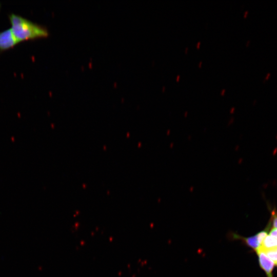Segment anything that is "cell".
Instances as JSON below:
<instances>
[{
	"mask_svg": "<svg viewBox=\"0 0 277 277\" xmlns=\"http://www.w3.org/2000/svg\"><path fill=\"white\" fill-rule=\"evenodd\" d=\"M263 251L273 262L274 265L277 266V248Z\"/></svg>",
	"mask_w": 277,
	"mask_h": 277,
	"instance_id": "obj_6",
	"label": "cell"
},
{
	"mask_svg": "<svg viewBox=\"0 0 277 277\" xmlns=\"http://www.w3.org/2000/svg\"><path fill=\"white\" fill-rule=\"evenodd\" d=\"M271 73H270V72L267 73L266 74V75H265V77H264V80H263V83H265V82H266V81H267V80L270 78V77L271 76Z\"/></svg>",
	"mask_w": 277,
	"mask_h": 277,
	"instance_id": "obj_9",
	"label": "cell"
},
{
	"mask_svg": "<svg viewBox=\"0 0 277 277\" xmlns=\"http://www.w3.org/2000/svg\"><path fill=\"white\" fill-rule=\"evenodd\" d=\"M165 90V86H163V91H164Z\"/></svg>",
	"mask_w": 277,
	"mask_h": 277,
	"instance_id": "obj_17",
	"label": "cell"
},
{
	"mask_svg": "<svg viewBox=\"0 0 277 277\" xmlns=\"http://www.w3.org/2000/svg\"><path fill=\"white\" fill-rule=\"evenodd\" d=\"M17 43L10 28L0 31V51L11 48Z\"/></svg>",
	"mask_w": 277,
	"mask_h": 277,
	"instance_id": "obj_3",
	"label": "cell"
},
{
	"mask_svg": "<svg viewBox=\"0 0 277 277\" xmlns=\"http://www.w3.org/2000/svg\"><path fill=\"white\" fill-rule=\"evenodd\" d=\"M261 268L265 271L267 277H273V262L261 250L256 252Z\"/></svg>",
	"mask_w": 277,
	"mask_h": 277,
	"instance_id": "obj_4",
	"label": "cell"
},
{
	"mask_svg": "<svg viewBox=\"0 0 277 277\" xmlns=\"http://www.w3.org/2000/svg\"><path fill=\"white\" fill-rule=\"evenodd\" d=\"M269 234L277 239V228L274 227L270 228Z\"/></svg>",
	"mask_w": 277,
	"mask_h": 277,
	"instance_id": "obj_8",
	"label": "cell"
},
{
	"mask_svg": "<svg viewBox=\"0 0 277 277\" xmlns=\"http://www.w3.org/2000/svg\"><path fill=\"white\" fill-rule=\"evenodd\" d=\"M188 48L187 47H186L185 49V53H187V51H188Z\"/></svg>",
	"mask_w": 277,
	"mask_h": 277,
	"instance_id": "obj_15",
	"label": "cell"
},
{
	"mask_svg": "<svg viewBox=\"0 0 277 277\" xmlns=\"http://www.w3.org/2000/svg\"><path fill=\"white\" fill-rule=\"evenodd\" d=\"M225 91H226L225 89H223L221 91V94L223 95L224 93L225 92Z\"/></svg>",
	"mask_w": 277,
	"mask_h": 277,
	"instance_id": "obj_13",
	"label": "cell"
},
{
	"mask_svg": "<svg viewBox=\"0 0 277 277\" xmlns=\"http://www.w3.org/2000/svg\"><path fill=\"white\" fill-rule=\"evenodd\" d=\"M8 17L11 24L10 29L18 43L49 35V31L44 26L13 13H10Z\"/></svg>",
	"mask_w": 277,
	"mask_h": 277,
	"instance_id": "obj_1",
	"label": "cell"
},
{
	"mask_svg": "<svg viewBox=\"0 0 277 277\" xmlns=\"http://www.w3.org/2000/svg\"><path fill=\"white\" fill-rule=\"evenodd\" d=\"M249 13V11L248 10L246 11L245 12H244V17H246L248 15Z\"/></svg>",
	"mask_w": 277,
	"mask_h": 277,
	"instance_id": "obj_10",
	"label": "cell"
},
{
	"mask_svg": "<svg viewBox=\"0 0 277 277\" xmlns=\"http://www.w3.org/2000/svg\"><path fill=\"white\" fill-rule=\"evenodd\" d=\"M202 64V61H201V62L199 63V67H201Z\"/></svg>",
	"mask_w": 277,
	"mask_h": 277,
	"instance_id": "obj_16",
	"label": "cell"
},
{
	"mask_svg": "<svg viewBox=\"0 0 277 277\" xmlns=\"http://www.w3.org/2000/svg\"><path fill=\"white\" fill-rule=\"evenodd\" d=\"M271 226V222L269 221L266 228L263 230L261 231L255 235L249 237H243L237 234H234L235 235V238L241 240L245 243L246 246L256 252L261 248L262 242L265 237L268 235V232L270 229Z\"/></svg>",
	"mask_w": 277,
	"mask_h": 277,
	"instance_id": "obj_2",
	"label": "cell"
},
{
	"mask_svg": "<svg viewBox=\"0 0 277 277\" xmlns=\"http://www.w3.org/2000/svg\"><path fill=\"white\" fill-rule=\"evenodd\" d=\"M273 227L277 228V210L275 208L271 211V216L269 220Z\"/></svg>",
	"mask_w": 277,
	"mask_h": 277,
	"instance_id": "obj_7",
	"label": "cell"
},
{
	"mask_svg": "<svg viewBox=\"0 0 277 277\" xmlns=\"http://www.w3.org/2000/svg\"><path fill=\"white\" fill-rule=\"evenodd\" d=\"M200 44H201V42H200V41L198 42L196 44V47H197V48H199L200 47Z\"/></svg>",
	"mask_w": 277,
	"mask_h": 277,
	"instance_id": "obj_12",
	"label": "cell"
},
{
	"mask_svg": "<svg viewBox=\"0 0 277 277\" xmlns=\"http://www.w3.org/2000/svg\"><path fill=\"white\" fill-rule=\"evenodd\" d=\"M180 77V75H177V76L176 77V80L177 82H178L179 81Z\"/></svg>",
	"mask_w": 277,
	"mask_h": 277,
	"instance_id": "obj_14",
	"label": "cell"
},
{
	"mask_svg": "<svg viewBox=\"0 0 277 277\" xmlns=\"http://www.w3.org/2000/svg\"><path fill=\"white\" fill-rule=\"evenodd\" d=\"M277 248V239L268 234L264 239L259 250L267 251Z\"/></svg>",
	"mask_w": 277,
	"mask_h": 277,
	"instance_id": "obj_5",
	"label": "cell"
},
{
	"mask_svg": "<svg viewBox=\"0 0 277 277\" xmlns=\"http://www.w3.org/2000/svg\"><path fill=\"white\" fill-rule=\"evenodd\" d=\"M251 43V41L250 40H248L247 41H246V46L247 47L249 45V44H250Z\"/></svg>",
	"mask_w": 277,
	"mask_h": 277,
	"instance_id": "obj_11",
	"label": "cell"
}]
</instances>
